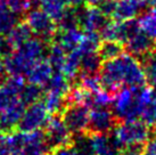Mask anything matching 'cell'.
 <instances>
[{
	"mask_svg": "<svg viewBox=\"0 0 156 155\" xmlns=\"http://www.w3.org/2000/svg\"><path fill=\"white\" fill-rule=\"evenodd\" d=\"M101 88L115 95L122 87H140L147 85L139 59L123 52L113 59L104 60L99 71Z\"/></svg>",
	"mask_w": 156,
	"mask_h": 155,
	"instance_id": "6da1fadb",
	"label": "cell"
},
{
	"mask_svg": "<svg viewBox=\"0 0 156 155\" xmlns=\"http://www.w3.org/2000/svg\"><path fill=\"white\" fill-rule=\"evenodd\" d=\"M152 99H154V92L148 85L140 87H122L113 96L111 111L117 122L138 120L145 106Z\"/></svg>",
	"mask_w": 156,
	"mask_h": 155,
	"instance_id": "7a4b0ae2",
	"label": "cell"
},
{
	"mask_svg": "<svg viewBox=\"0 0 156 155\" xmlns=\"http://www.w3.org/2000/svg\"><path fill=\"white\" fill-rule=\"evenodd\" d=\"M111 134L121 147L129 144H146L153 136L151 125L141 120L119 122Z\"/></svg>",
	"mask_w": 156,
	"mask_h": 155,
	"instance_id": "3957f363",
	"label": "cell"
},
{
	"mask_svg": "<svg viewBox=\"0 0 156 155\" xmlns=\"http://www.w3.org/2000/svg\"><path fill=\"white\" fill-rule=\"evenodd\" d=\"M26 24L30 26L32 33L38 38L50 43L57 32L56 22L41 8H30L23 16Z\"/></svg>",
	"mask_w": 156,
	"mask_h": 155,
	"instance_id": "277c9868",
	"label": "cell"
},
{
	"mask_svg": "<svg viewBox=\"0 0 156 155\" xmlns=\"http://www.w3.org/2000/svg\"><path fill=\"white\" fill-rule=\"evenodd\" d=\"M44 142L48 151H54L58 147L71 145L72 134L62 119L61 114H55L49 117L47 124L44 125Z\"/></svg>",
	"mask_w": 156,
	"mask_h": 155,
	"instance_id": "5b68a950",
	"label": "cell"
},
{
	"mask_svg": "<svg viewBox=\"0 0 156 155\" xmlns=\"http://www.w3.org/2000/svg\"><path fill=\"white\" fill-rule=\"evenodd\" d=\"M48 120H49V113L47 112L44 103L39 100L37 103L27 105L18 122L16 130L23 132H31L34 130L42 129L47 124Z\"/></svg>",
	"mask_w": 156,
	"mask_h": 155,
	"instance_id": "8992f818",
	"label": "cell"
},
{
	"mask_svg": "<svg viewBox=\"0 0 156 155\" xmlns=\"http://www.w3.org/2000/svg\"><path fill=\"white\" fill-rule=\"evenodd\" d=\"M117 123L109 107H92L89 111L86 132L90 135L109 134Z\"/></svg>",
	"mask_w": 156,
	"mask_h": 155,
	"instance_id": "52a82bcc",
	"label": "cell"
},
{
	"mask_svg": "<svg viewBox=\"0 0 156 155\" xmlns=\"http://www.w3.org/2000/svg\"><path fill=\"white\" fill-rule=\"evenodd\" d=\"M61 116L72 135L84 132L88 124L89 107L79 104L67 105L61 113Z\"/></svg>",
	"mask_w": 156,
	"mask_h": 155,
	"instance_id": "ba28073f",
	"label": "cell"
},
{
	"mask_svg": "<svg viewBox=\"0 0 156 155\" xmlns=\"http://www.w3.org/2000/svg\"><path fill=\"white\" fill-rule=\"evenodd\" d=\"M79 29L84 32H98L111 20L100 12L98 7H76Z\"/></svg>",
	"mask_w": 156,
	"mask_h": 155,
	"instance_id": "9c48e42d",
	"label": "cell"
},
{
	"mask_svg": "<svg viewBox=\"0 0 156 155\" xmlns=\"http://www.w3.org/2000/svg\"><path fill=\"white\" fill-rule=\"evenodd\" d=\"M123 45H124V52H129L130 55L140 60L144 56H146L147 54L154 50L155 39L151 38L145 32L139 30Z\"/></svg>",
	"mask_w": 156,
	"mask_h": 155,
	"instance_id": "30bf717a",
	"label": "cell"
},
{
	"mask_svg": "<svg viewBox=\"0 0 156 155\" xmlns=\"http://www.w3.org/2000/svg\"><path fill=\"white\" fill-rule=\"evenodd\" d=\"M25 110V105L17 99L10 106L0 112V134L8 135L16 130L22 114Z\"/></svg>",
	"mask_w": 156,
	"mask_h": 155,
	"instance_id": "8fae6325",
	"label": "cell"
},
{
	"mask_svg": "<svg viewBox=\"0 0 156 155\" xmlns=\"http://www.w3.org/2000/svg\"><path fill=\"white\" fill-rule=\"evenodd\" d=\"M46 153H48V148L44 142V130L39 129L25 132L24 144L13 155H44Z\"/></svg>",
	"mask_w": 156,
	"mask_h": 155,
	"instance_id": "7c38bea8",
	"label": "cell"
},
{
	"mask_svg": "<svg viewBox=\"0 0 156 155\" xmlns=\"http://www.w3.org/2000/svg\"><path fill=\"white\" fill-rule=\"evenodd\" d=\"M48 46H49V43L44 41L42 39L38 38V37H31L16 50H18L27 59L35 63V62L44 59L47 57Z\"/></svg>",
	"mask_w": 156,
	"mask_h": 155,
	"instance_id": "4fadbf2b",
	"label": "cell"
},
{
	"mask_svg": "<svg viewBox=\"0 0 156 155\" xmlns=\"http://www.w3.org/2000/svg\"><path fill=\"white\" fill-rule=\"evenodd\" d=\"M5 71L7 75H21L24 77L27 74L29 70L34 64L33 62L27 59L25 56H23L18 50H15L13 54H10L8 57H6L4 60Z\"/></svg>",
	"mask_w": 156,
	"mask_h": 155,
	"instance_id": "5bb4252c",
	"label": "cell"
},
{
	"mask_svg": "<svg viewBox=\"0 0 156 155\" xmlns=\"http://www.w3.org/2000/svg\"><path fill=\"white\" fill-rule=\"evenodd\" d=\"M52 71H54L52 67L48 63V60L44 58V59L35 62L34 64L32 65V67L29 70V72L26 74V78L30 83L44 87L51 77Z\"/></svg>",
	"mask_w": 156,
	"mask_h": 155,
	"instance_id": "9a60e30c",
	"label": "cell"
},
{
	"mask_svg": "<svg viewBox=\"0 0 156 155\" xmlns=\"http://www.w3.org/2000/svg\"><path fill=\"white\" fill-rule=\"evenodd\" d=\"M83 38V31L81 29H73L67 31H57L51 42H56L66 52L73 50L79 46Z\"/></svg>",
	"mask_w": 156,
	"mask_h": 155,
	"instance_id": "2e32d148",
	"label": "cell"
},
{
	"mask_svg": "<svg viewBox=\"0 0 156 155\" xmlns=\"http://www.w3.org/2000/svg\"><path fill=\"white\" fill-rule=\"evenodd\" d=\"M82 56L83 54L78 48H75L66 54L65 62H64L61 71L69 81H76L79 74H80V63H81Z\"/></svg>",
	"mask_w": 156,
	"mask_h": 155,
	"instance_id": "e0dca14e",
	"label": "cell"
},
{
	"mask_svg": "<svg viewBox=\"0 0 156 155\" xmlns=\"http://www.w3.org/2000/svg\"><path fill=\"white\" fill-rule=\"evenodd\" d=\"M71 146L73 147L76 155H96L91 135L86 131L72 135Z\"/></svg>",
	"mask_w": 156,
	"mask_h": 155,
	"instance_id": "ac0fdd59",
	"label": "cell"
},
{
	"mask_svg": "<svg viewBox=\"0 0 156 155\" xmlns=\"http://www.w3.org/2000/svg\"><path fill=\"white\" fill-rule=\"evenodd\" d=\"M103 59L97 52L84 54L80 63V74L79 75H98L101 69Z\"/></svg>",
	"mask_w": 156,
	"mask_h": 155,
	"instance_id": "d6986e66",
	"label": "cell"
},
{
	"mask_svg": "<svg viewBox=\"0 0 156 155\" xmlns=\"http://www.w3.org/2000/svg\"><path fill=\"white\" fill-rule=\"evenodd\" d=\"M42 103L49 114H61L63 110L66 107L65 95H62L54 91H44L42 96Z\"/></svg>",
	"mask_w": 156,
	"mask_h": 155,
	"instance_id": "ffe728a7",
	"label": "cell"
},
{
	"mask_svg": "<svg viewBox=\"0 0 156 155\" xmlns=\"http://www.w3.org/2000/svg\"><path fill=\"white\" fill-rule=\"evenodd\" d=\"M97 52L103 62L113 59L124 52V45L120 41L114 40H101L97 48Z\"/></svg>",
	"mask_w": 156,
	"mask_h": 155,
	"instance_id": "44dd1931",
	"label": "cell"
},
{
	"mask_svg": "<svg viewBox=\"0 0 156 155\" xmlns=\"http://www.w3.org/2000/svg\"><path fill=\"white\" fill-rule=\"evenodd\" d=\"M7 35L10 39L12 43L14 45L15 49H17L25 41H27L31 37H33V33L31 31L30 26L26 24V22L22 21V22H18L17 24L10 30V32Z\"/></svg>",
	"mask_w": 156,
	"mask_h": 155,
	"instance_id": "7402d4cb",
	"label": "cell"
},
{
	"mask_svg": "<svg viewBox=\"0 0 156 155\" xmlns=\"http://www.w3.org/2000/svg\"><path fill=\"white\" fill-rule=\"evenodd\" d=\"M57 31H67L79 29L78 23V14H76V7L66 6L63 10L62 15L56 21Z\"/></svg>",
	"mask_w": 156,
	"mask_h": 155,
	"instance_id": "603a6c76",
	"label": "cell"
},
{
	"mask_svg": "<svg viewBox=\"0 0 156 155\" xmlns=\"http://www.w3.org/2000/svg\"><path fill=\"white\" fill-rule=\"evenodd\" d=\"M69 87H71L69 80L64 75L62 71H52L51 77L44 88H46V91H54V92L65 95L69 91Z\"/></svg>",
	"mask_w": 156,
	"mask_h": 155,
	"instance_id": "cb8c5ba5",
	"label": "cell"
},
{
	"mask_svg": "<svg viewBox=\"0 0 156 155\" xmlns=\"http://www.w3.org/2000/svg\"><path fill=\"white\" fill-rule=\"evenodd\" d=\"M44 94V87L29 82L27 85H24L23 89L21 90L20 95H18V99L25 106H27V105L37 103V102H39L40 99H42Z\"/></svg>",
	"mask_w": 156,
	"mask_h": 155,
	"instance_id": "d4e9b609",
	"label": "cell"
},
{
	"mask_svg": "<svg viewBox=\"0 0 156 155\" xmlns=\"http://www.w3.org/2000/svg\"><path fill=\"white\" fill-rule=\"evenodd\" d=\"M20 16L12 13L4 0H0V34H8L10 30L20 22Z\"/></svg>",
	"mask_w": 156,
	"mask_h": 155,
	"instance_id": "484cf974",
	"label": "cell"
},
{
	"mask_svg": "<svg viewBox=\"0 0 156 155\" xmlns=\"http://www.w3.org/2000/svg\"><path fill=\"white\" fill-rule=\"evenodd\" d=\"M67 52L56 42H50L48 46V52L46 59L50 64L54 71H61L63 64L65 62V57Z\"/></svg>",
	"mask_w": 156,
	"mask_h": 155,
	"instance_id": "4316f807",
	"label": "cell"
},
{
	"mask_svg": "<svg viewBox=\"0 0 156 155\" xmlns=\"http://www.w3.org/2000/svg\"><path fill=\"white\" fill-rule=\"evenodd\" d=\"M140 30L156 40V9L151 8L138 16Z\"/></svg>",
	"mask_w": 156,
	"mask_h": 155,
	"instance_id": "83f0119b",
	"label": "cell"
},
{
	"mask_svg": "<svg viewBox=\"0 0 156 155\" xmlns=\"http://www.w3.org/2000/svg\"><path fill=\"white\" fill-rule=\"evenodd\" d=\"M67 6V0H41L40 8L56 22Z\"/></svg>",
	"mask_w": 156,
	"mask_h": 155,
	"instance_id": "f1b7e54d",
	"label": "cell"
},
{
	"mask_svg": "<svg viewBox=\"0 0 156 155\" xmlns=\"http://www.w3.org/2000/svg\"><path fill=\"white\" fill-rule=\"evenodd\" d=\"M5 4L12 13L20 17H23L31 8L32 1L31 0H5Z\"/></svg>",
	"mask_w": 156,
	"mask_h": 155,
	"instance_id": "f546056e",
	"label": "cell"
},
{
	"mask_svg": "<svg viewBox=\"0 0 156 155\" xmlns=\"http://www.w3.org/2000/svg\"><path fill=\"white\" fill-rule=\"evenodd\" d=\"M18 99V95L13 91L8 86L4 85L0 86V112L10 106L13 103H15Z\"/></svg>",
	"mask_w": 156,
	"mask_h": 155,
	"instance_id": "4dcf8cb0",
	"label": "cell"
},
{
	"mask_svg": "<svg viewBox=\"0 0 156 155\" xmlns=\"http://www.w3.org/2000/svg\"><path fill=\"white\" fill-rule=\"evenodd\" d=\"M140 117H141V121L151 127L156 124V97H154V99H152L145 106Z\"/></svg>",
	"mask_w": 156,
	"mask_h": 155,
	"instance_id": "1f68e13d",
	"label": "cell"
},
{
	"mask_svg": "<svg viewBox=\"0 0 156 155\" xmlns=\"http://www.w3.org/2000/svg\"><path fill=\"white\" fill-rule=\"evenodd\" d=\"M16 49L12 43L10 39L8 38L7 34H0V57L6 58L10 54H13Z\"/></svg>",
	"mask_w": 156,
	"mask_h": 155,
	"instance_id": "d6a6232c",
	"label": "cell"
},
{
	"mask_svg": "<svg viewBox=\"0 0 156 155\" xmlns=\"http://www.w3.org/2000/svg\"><path fill=\"white\" fill-rule=\"evenodd\" d=\"M146 144H129L121 148L120 155H143Z\"/></svg>",
	"mask_w": 156,
	"mask_h": 155,
	"instance_id": "836d02e7",
	"label": "cell"
},
{
	"mask_svg": "<svg viewBox=\"0 0 156 155\" xmlns=\"http://www.w3.org/2000/svg\"><path fill=\"white\" fill-rule=\"evenodd\" d=\"M115 5H116L115 0H104L98 6V9L104 14L105 16L111 18L113 16V14H114V10H115Z\"/></svg>",
	"mask_w": 156,
	"mask_h": 155,
	"instance_id": "e575fe53",
	"label": "cell"
},
{
	"mask_svg": "<svg viewBox=\"0 0 156 155\" xmlns=\"http://www.w3.org/2000/svg\"><path fill=\"white\" fill-rule=\"evenodd\" d=\"M12 146L8 139V135L0 134V155H12Z\"/></svg>",
	"mask_w": 156,
	"mask_h": 155,
	"instance_id": "d590c367",
	"label": "cell"
},
{
	"mask_svg": "<svg viewBox=\"0 0 156 155\" xmlns=\"http://www.w3.org/2000/svg\"><path fill=\"white\" fill-rule=\"evenodd\" d=\"M51 155H76L75 151L73 150V147L71 145H66V146L58 147L56 150L51 151Z\"/></svg>",
	"mask_w": 156,
	"mask_h": 155,
	"instance_id": "8d00e7d4",
	"label": "cell"
},
{
	"mask_svg": "<svg viewBox=\"0 0 156 155\" xmlns=\"http://www.w3.org/2000/svg\"><path fill=\"white\" fill-rule=\"evenodd\" d=\"M7 77H8V75H7L6 71H5L4 60H2V58L0 57V86H1V85H4V82L6 81Z\"/></svg>",
	"mask_w": 156,
	"mask_h": 155,
	"instance_id": "74e56055",
	"label": "cell"
},
{
	"mask_svg": "<svg viewBox=\"0 0 156 155\" xmlns=\"http://www.w3.org/2000/svg\"><path fill=\"white\" fill-rule=\"evenodd\" d=\"M86 4V0H67V5L72 7H81Z\"/></svg>",
	"mask_w": 156,
	"mask_h": 155,
	"instance_id": "f35d334b",
	"label": "cell"
},
{
	"mask_svg": "<svg viewBox=\"0 0 156 155\" xmlns=\"http://www.w3.org/2000/svg\"><path fill=\"white\" fill-rule=\"evenodd\" d=\"M104 0H86V4L87 6H90V7H98Z\"/></svg>",
	"mask_w": 156,
	"mask_h": 155,
	"instance_id": "ab89813d",
	"label": "cell"
},
{
	"mask_svg": "<svg viewBox=\"0 0 156 155\" xmlns=\"http://www.w3.org/2000/svg\"><path fill=\"white\" fill-rule=\"evenodd\" d=\"M149 5H151V8L156 9V0H149Z\"/></svg>",
	"mask_w": 156,
	"mask_h": 155,
	"instance_id": "60d3db41",
	"label": "cell"
},
{
	"mask_svg": "<svg viewBox=\"0 0 156 155\" xmlns=\"http://www.w3.org/2000/svg\"><path fill=\"white\" fill-rule=\"evenodd\" d=\"M152 132H153V136H155V139H156V124L154 128H152Z\"/></svg>",
	"mask_w": 156,
	"mask_h": 155,
	"instance_id": "b9f144b4",
	"label": "cell"
},
{
	"mask_svg": "<svg viewBox=\"0 0 156 155\" xmlns=\"http://www.w3.org/2000/svg\"><path fill=\"white\" fill-rule=\"evenodd\" d=\"M31 1H32V2H38V1H39V2H40L41 0H31Z\"/></svg>",
	"mask_w": 156,
	"mask_h": 155,
	"instance_id": "7bdbcfd3",
	"label": "cell"
},
{
	"mask_svg": "<svg viewBox=\"0 0 156 155\" xmlns=\"http://www.w3.org/2000/svg\"><path fill=\"white\" fill-rule=\"evenodd\" d=\"M154 52L156 54V40H155V46H154Z\"/></svg>",
	"mask_w": 156,
	"mask_h": 155,
	"instance_id": "ee69618b",
	"label": "cell"
},
{
	"mask_svg": "<svg viewBox=\"0 0 156 155\" xmlns=\"http://www.w3.org/2000/svg\"><path fill=\"white\" fill-rule=\"evenodd\" d=\"M44 155H48V154H44Z\"/></svg>",
	"mask_w": 156,
	"mask_h": 155,
	"instance_id": "f6af8a7d",
	"label": "cell"
},
{
	"mask_svg": "<svg viewBox=\"0 0 156 155\" xmlns=\"http://www.w3.org/2000/svg\"><path fill=\"white\" fill-rule=\"evenodd\" d=\"M115 1H117V0H115Z\"/></svg>",
	"mask_w": 156,
	"mask_h": 155,
	"instance_id": "bcb514c9",
	"label": "cell"
},
{
	"mask_svg": "<svg viewBox=\"0 0 156 155\" xmlns=\"http://www.w3.org/2000/svg\"><path fill=\"white\" fill-rule=\"evenodd\" d=\"M4 1H5V0H4Z\"/></svg>",
	"mask_w": 156,
	"mask_h": 155,
	"instance_id": "7dc6e473",
	"label": "cell"
}]
</instances>
